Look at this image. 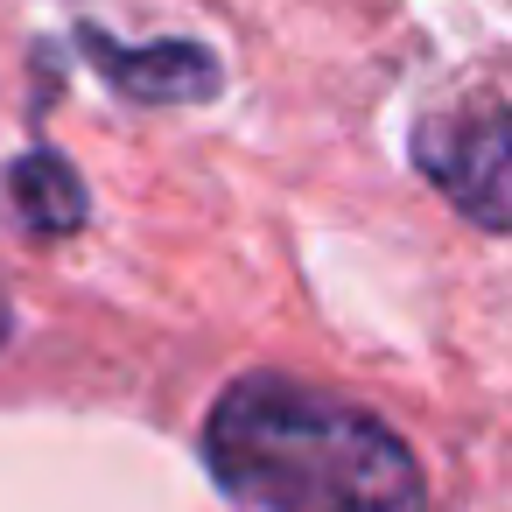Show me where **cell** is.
Wrapping results in <instances>:
<instances>
[{"mask_svg":"<svg viewBox=\"0 0 512 512\" xmlns=\"http://www.w3.org/2000/svg\"><path fill=\"white\" fill-rule=\"evenodd\" d=\"M211 477L253 512H428L414 449L323 386L253 372L204 421Z\"/></svg>","mask_w":512,"mask_h":512,"instance_id":"obj_1","label":"cell"},{"mask_svg":"<svg viewBox=\"0 0 512 512\" xmlns=\"http://www.w3.org/2000/svg\"><path fill=\"white\" fill-rule=\"evenodd\" d=\"M78 43H85V57L99 64V78H106V85H120V92H127V99H141V106L211 99V92L225 85L218 57H211V50H197V43H148V50H113L99 29H78Z\"/></svg>","mask_w":512,"mask_h":512,"instance_id":"obj_3","label":"cell"},{"mask_svg":"<svg viewBox=\"0 0 512 512\" xmlns=\"http://www.w3.org/2000/svg\"><path fill=\"white\" fill-rule=\"evenodd\" d=\"M0 337H8V302H0Z\"/></svg>","mask_w":512,"mask_h":512,"instance_id":"obj_5","label":"cell"},{"mask_svg":"<svg viewBox=\"0 0 512 512\" xmlns=\"http://www.w3.org/2000/svg\"><path fill=\"white\" fill-rule=\"evenodd\" d=\"M15 211H22L29 232H71V225H85V183H78V169H64V155H50V148L22 155L15 162Z\"/></svg>","mask_w":512,"mask_h":512,"instance_id":"obj_4","label":"cell"},{"mask_svg":"<svg viewBox=\"0 0 512 512\" xmlns=\"http://www.w3.org/2000/svg\"><path fill=\"white\" fill-rule=\"evenodd\" d=\"M421 176L491 232H512V113L484 106L463 120H435L414 134Z\"/></svg>","mask_w":512,"mask_h":512,"instance_id":"obj_2","label":"cell"}]
</instances>
